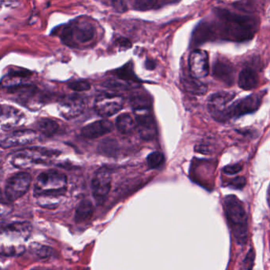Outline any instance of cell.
<instances>
[{
    "label": "cell",
    "instance_id": "cell-1",
    "mask_svg": "<svg viewBox=\"0 0 270 270\" xmlns=\"http://www.w3.org/2000/svg\"><path fill=\"white\" fill-rule=\"evenodd\" d=\"M216 22L209 24L212 38L220 37L230 42H243L252 39L257 30L255 17L231 13L226 9L215 10Z\"/></svg>",
    "mask_w": 270,
    "mask_h": 270
},
{
    "label": "cell",
    "instance_id": "cell-2",
    "mask_svg": "<svg viewBox=\"0 0 270 270\" xmlns=\"http://www.w3.org/2000/svg\"><path fill=\"white\" fill-rule=\"evenodd\" d=\"M68 190V178L65 174L56 170H48L41 173L34 183L33 194L43 208L57 206V200Z\"/></svg>",
    "mask_w": 270,
    "mask_h": 270
},
{
    "label": "cell",
    "instance_id": "cell-3",
    "mask_svg": "<svg viewBox=\"0 0 270 270\" xmlns=\"http://www.w3.org/2000/svg\"><path fill=\"white\" fill-rule=\"evenodd\" d=\"M224 205L225 215L231 225L236 242L242 246L248 239L247 215L243 204L236 196L229 195L225 197Z\"/></svg>",
    "mask_w": 270,
    "mask_h": 270
},
{
    "label": "cell",
    "instance_id": "cell-4",
    "mask_svg": "<svg viewBox=\"0 0 270 270\" xmlns=\"http://www.w3.org/2000/svg\"><path fill=\"white\" fill-rule=\"evenodd\" d=\"M32 231L29 223H14L1 232V253L6 256L19 255L24 252L23 242L28 240Z\"/></svg>",
    "mask_w": 270,
    "mask_h": 270
},
{
    "label": "cell",
    "instance_id": "cell-5",
    "mask_svg": "<svg viewBox=\"0 0 270 270\" xmlns=\"http://www.w3.org/2000/svg\"><path fill=\"white\" fill-rule=\"evenodd\" d=\"M57 155V150L35 147L17 150L12 154L11 162L15 167L28 169L37 165H48Z\"/></svg>",
    "mask_w": 270,
    "mask_h": 270
},
{
    "label": "cell",
    "instance_id": "cell-6",
    "mask_svg": "<svg viewBox=\"0 0 270 270\" xmlns=\"http://www.w3.org/2000/svg\"><path fill=\"white\" fill-rule=\"evenodd\" d=\"M94 33V27L89 22L86 20H76L63 28L60 37L65 45L75 47L77 44H85L91 41Z\"/></svg>",
    "mask_w": 270,
    "mask_h": 270
},
{
    "label": "cell",
    "instance_id": "cell-7",
    "mask_svg": "<svg viewBox=\"0 0 270 270\" xmlns=\"http://www.w3.org/2000/svg\"><path fill=\"white\" fill-rule=\"evenodd\" d=\"M264 94L262 92L253 94L246 98H241L226 107L223 112L218 121L225 122L233 118H239L242 116L255 113L259 109Z\"/></svg>",
    "mask_w": 270,
    "mask_h": 270
},
{
    "label": "cell",
    "instance_id": "cell-8",
    "mask_svg": "<svg viewBox=\"0 0 270 270\" xmlns=\"http://www.w3.org/2000/svg\"><path fill=\"white\" fill-rule=\"evenodd\" d=\"M32 182V177L26 172H19L7 179L4 194L10 202H15L28 192Z\"/></svg>",
    "mask_w": 270,
    "mask_h": 270
},
{
    "label": "cell",
    "instance_id": "cell-9",
    "mask_svg": "<svg viewBox=\"0 0 270 270\" xmlns=\"http://www.w3.org/2000/svg\"><path fill=\"white\" fill-rule=\"evenodd\" d=\"M112 186V171L109 168L101 167L94 173L91 181L92 194L98 205L104 204Z\"/></svg>",
    "mask_w": 270,
    "mask_h": 270
},
{
    "label": "cell",
    "instance_id": "cell-10",
    "mask_svg": "<svg viewBox=\"0 0 270 270\" xmlns=\"http://www.w3.org/2000/svg\"><path fill=\"white\" fill-rule=\"evenodd\" d=\"M135 114L136 129L139 135L144 140H151L156 136L157 126L150 106L133 109Z\"/></svg>",
    "mask_w": 270,
    "mask_h": 270
},
{
    "label": "cell",
    "instance_id": "cell-11",
    "mask_svg": "<svg viewBox=\"0 0 270 270\" xmlns=\"http://www.w3.org/2000/svg\"><path fill=\"white\" fill-rule=\"evenodd\" d=\"M124 104V98L121 96L109 93H102L96 98L94 109L96 113L102 118H109L120 111Z\"/></svg>",
    "mask_w": 270,
    "mask_h": 270
},
{
    "label": "cell",
    "instance_id": "cell-12",
    "mask_svg": "<svg viewBox=\"0 0 270 270\" xmlns=\"http://www.w3.org/2000/svg\"><path fill=\"white\" fill-rule=\"evenodd\" d=\"M85 101L79 95H72L63 98L59 105L60 115L66 120L78 118L85 109Z\"/></svg>",
    "mask_w": 270,
    "mask_h": 270
},
{
    "label": "cell",
    "instance_id": "cell-13",
    "mask_svg": "<svg viewBox=\"0 0 270 270\" xmlns=\"http://www.w3.org/2000/svg\"><path fill=\"white\" fill-rule=\"evenodd\" d=\"M190 75L196 78H205L209 73V59L207 52L200 49L193 51L189 58Z\"/></svg>",
    "mask_w": 270,
    "mask_h": 270
},
{
    "label": "cell",
    "instance_id": "cell-14",
    "mask_svg": "<svg viewBox=\"0 0 270 270\" xmlns=\"http://www.w3.org/2000/svg\"><path fill=\"white\" fill-rule=\"evenodd\" d=\"M235 69L233 63L225 57H218L212 65V75L217 80L231 86L235 80Z\"/></svg>",
    "mask_w": 270,
    "mask_h": 270
},
{
    "label": "cell",
    "instance_id": "cell-15",
    "mask_svg": "<svg viewBox=\"0 0 270 270\" xmlns=\"http://www.w3.org/2000/svg\"><path fill=\"white\" fill-rule=\"evenodd\" d=\"M235 94L231 92H217L211 94L208 99L207 106L209 113L215 120H219L223 112L226 108V105L235 98Z\"/></svg>",
    "mask_w": 270,
    "mask_h": 270
},
{
    "label": "cell",
    "instance_id": "cell-16",
    "mask_svg": "<svg viewBox=\"0 0 270 270\" xmlns=\"http://www.w3.org/2000/svg\"><path fill=\"white\" fill-rule=\"evenodd\" d=\"M37 138H38V134L35 131H15L6 135L1 140V147L2 148H11L22 146L36 141Z\"/></svg>",
    "mask_w": 270,
    "mask_h": 270
},
{
    "label": "cell",
    "instance_id": "cell-17",
    "mask_svg": "<svg viewBox=\"0 0 270 270\" xmlns=\"http://www.w3.org/2000/svg\"><path fill=\"white\" fill-rule=\"evenodd\" d=\"M25 115L18 109L3 105L1 108V129L2 130H11L24 124Z\"/></svg>",
    "mask_w": 270,
    "mask_h": 270
},
{
    "label": "cell",
    "instance_id": "cell-18",
    "mask_svg": "<svg viewBox=\"0 0 270 270\" xmlns=\"http://www.w3.org/2000/svg\"><path fill=\"white\" fill-rule=\"evenodd\" d=\"M113 130V123L104 119L97 120L83 127L81 129V135L87 139H96L111 133Z\"/></svg>",
    "mask_w": 270,
    "mask_h": 270
},
{
    "label": "cell",
    "instance_id": "cell-19",
    "mask_svg": "<svg viewBox=\"0 0 270 270\" xmlns=\"http://www.w3.org/2000/svg\"><path fill=\"white\" fill-rule=\"evenodd\" d=\"M259 77L257 72L251 68L246 67L240 72L238 78V84L244 90H251L257 87Z\"/></svg>",
    "mask_w": 270,
    "mask_h": 270
},
{
    "label": "cell",
    "instance_id": "cell-20",
    "mask_svg": "<svg viewBox=\"0 0 270 270\" xmlns=\"http://www.w3.org/2000/svg\"><path fill=\"white\" fill-rule=\"evenodd\" d=\"M94 208L91 201L89 200H83L78 204L75 210V220L77 224L87 222L91 219L94 215Z\"/></svg>",
    "mask_w": 270,
    "mask_h": 270
},
{
    "label": "cell",
    "instance_id": "cell-21",
    "mask_svg": "<svg viewBox=\"0 0 270 270\" xmlns=\"http://www.w3.org/2000/svg\"><path fill=\"white\" fill-rule=\"evenodd\" d=\"M116 127L124 135H129L136 129V123L129 113H122L116 119Z\"/></svg>",
    "mask_w": 270,
    "mask_h": 270
},
{
    "label": "cell",
    "instance_id": "cell-22",
    "mask_svg": "<svg viewBox=\"0 0 270 270\" xmlns=\"http://www.w3.org/2000/svg\"><path fill=\"white\" fill-rule=\"evenodd\" d=\"M199 78L192 76H186L183 79V85L185 90L191 94L196 95H203L207 92V86L198 80Z\"/></svg>",
    "mask_w": 270,
    "mask_h": 270
},
{
    "label": "cell",
    "instance_id": "cell-23",
    "mask_svg": "<svg viewBox=\"0 0 270 270\" xmlns=\"http://www.w3.org/2000/svg\"><path fill=\"white\" fill-rule=\"evenodd\" d=\"M37 128L40 133L47 137H51L57 133L59 129V124L56 120L49 118H41L37 120Z\"/></svg>",
    "mask_w": 270,
    "mask_h": 270
},
{
    "label": "cell",
    "instance_id": "cell-24",
    "mask_svg": "<svg viewBox=\"0 0 270 270\" xmlns=\"http://www.w3.org/2000/svg\"><path fill=\"white\" fill-rule=\"evenodd\" d=\"M114 75L116 76H118V78H120L122 80L124 81H130V82H140L137 76L135 75V73H134V71H133V64L132 63H128L126 64H124L123 67L120 68H118V69L115 70L114 71Z\"/></svg>",
    "mask_w": 270,
    "mask_h": 270
},
{
    "label": "cell",
    "instance_id": "cell-25",
    "mask_svg": "<svg viewBox=\"0 0 270 270\" xmlns=\"http://www.w3.org/2000/svg\"><path fill=\"white\" fill-rule=\"evenodd\" d=\"M98 151L106 156L114 157L118 151V142L113 139H104L98 146Z\"/></svg>",
    "mask_w": 270,
    "mask_h": 270
},
{
    "label": "cell",
    "instance_id": "cell-26",
    "mask_svg": "<svg viewBox=\"0 0 270 270\" xmlns=\"http://www.w3.org/2000/svg\"><path fill=\"white\" fill-rule=\"evenodd\" d=\"M165 161V158L163 153L154 151L148 155L147 158V164L150 169H157L160 167Z\"/></svg>",
    "mask_w": 270,
    "mask_h": 270
},
{
    "label": "cell",
    "instance_id": "cell-27",
    "mask_svg": "<svg viewBox=\"0 0 270 270\" xmlns=\"http://www.w3.org/2000/svg\"><path fill=\"white\" fill-rule=\"evenodd\" d=\"M30 248L33 254L41 259L48 258V257H50L52 254V250L50 247L43 246L41 244L33 243V246H31Z\"/></svg>",
    "mask_w": 270,
    "mask_h": 270
},
{
    "label": "cell",
    "instance_id": "cell-28",
    "mask_svg": "<svg viewBox=\"0 0 270 270\" xmlns=\"http://www.w3.org/2000/svg\"><path fill=\"white\" fill-rule=\"evenodd\" d=\"M159 0H135L134 8L136 11H145L152 9Z\"/></svg>",
    "mask_w": 270,
    "mask_h": 270
},
{
    "label": "cell",
    "instance_id": "cell-29",
    "mask_svg": "<svg viewBox=\"0 0 270 270\" xmlns=\"http://www.w3.org/2000/svg\"><path fill=\"white\" fill-rule=\"evenodd\" d=\"M70 89L76 92L87 91L90 89V83L86 80H77L68 84Z\"/></svg>",
    "mask_w": 270,
    "mask_h": 270
},
{
    "label": "cell",
    "instance_id": "cell-30",
    "mask_svg": "<svg viewBox=\"0 0 270 270\" xmlns=\"http://www.w3.org/2000/svg\"><path fill=\"white\" fill-rule=\"evenodd\" d=\"M246 185V179L244 177H237L229 181L226 185L235 190H242Z\"/></svg>",
    "mask_w": 270,
    "mask_h": 270
},
{
    "label": "cell",
    "instance_id": "cell-31",
    "mask_svg": "<svg viewBox=\"0 0 270 270\" xmlns=\"http://www.w3.org/2000/svg\"><path fill=\"white\" fill-rule=\"evenodd\" d=\"M242 167H243L242 164H235L233 165H226L224 167L223 171L227 175H234V174H239L240 171H242Z\"/></svg>",
    "mask_w": 270,
    "mask_h": 270
},
{
    "label": "cell",
    "instance_id": "cell-32",
    "mask_svg": "<svg viewBox=\"0 0 270 270\" xmlns=\"http://www.w3.org/2000/svg\"><path fill=\"white\" fill-rule=\"evenodd\" d=\"M255 251L253 249H251L249 251L248 254L246 255L245 260L243 261V268L246 270H251L254 266V262H255Z\"/></svg>",
    "mask_w": 270,
    "mask_h": 270
},
{
    "label": "cell",
    "instance_id": "cell-33",
    "mask_svg": "<svg viewBox=\"0 0 270 270\" xmlns=\"http://www.w3.org/2000/svg\"><path fill=\"white\" fill-rule=\"evenodd\" d=\"M30 72H29L27 70H22V71H11L9 73V76L11 78H26V77L30 76L31 75Z\"/></svg>",
    "mask_w": 270,
    "mask_h": 270
},
{
    "label": "cell",
    "instance_id": "cell-34",
    "mask_svg": "<svg viewBox=\"0 0 270 270\" xmlns=\"http://www.w3.org/2000/svg\"><path fill=\"white\" fill-rule=\"evenodd\" d=\"M118 45H120V47H124V48H131V42H129V40L126 39V38H123V37H120V38H118Z\"/></svg>",
    "mask_w": 270,
    "mask_h": 270
},
{
    "label": "cell",
    "instance_id": "cell-35",
    "mask_svg": "<svg viewBox=\"0 0 270 270\" xmlns=\"http://www.w3.org/2000/svg\"><path fill=\"white\" fill-rule=\"evenodd\" d=\"M114 7L117 9V11L119 12H123L125 11V6L124 5L123 0H114Z\"/></svg>",
    "mask_w": 270,
    "mask_h": 270
},
{
    "label": "cell",
    "instance_id": "cell-36",
    "mask_svg": "<svg viewBox=\"0 0 270 270\" xmlns=\"http://www.w3.org/2000/svg\"><path fill=\"white\" fill-rule=\"evenodd\" d=\"M145 68L148 70L152 71L156 68V63L153 60H147L145 62Z\"/></svg>",
    "mask_w": 270,
    "mask_h": 270
}]
</instances>
